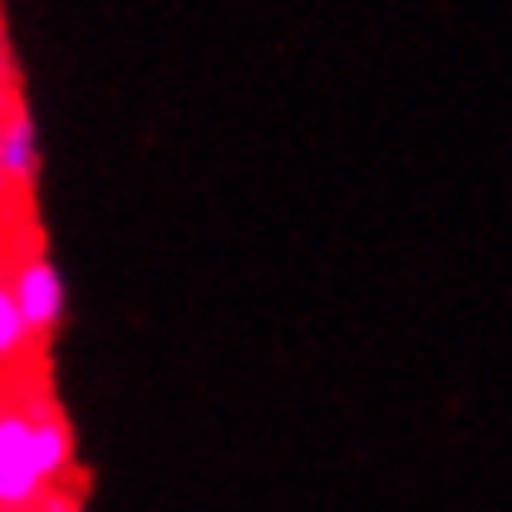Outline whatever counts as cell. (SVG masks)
Returning <instances> with one entry per match:
<instances>
[{
	"instance_id": "cell-5",
	"label": "cell",
	"mask_w": 512,
	"mask_h": 512,
	"mask_svg": "<svg viewBox=\"0 0 512 512\" xmlns=\"http://www.w3.org/2000/svg\"><path fill=\"white\" fill-rule=\"evenodd\" d=\"M35 512H84V488H79V483H69V488H60V493H50Z\"/></svg>"
},
{
	"instance_id": "cell-6",
	"label": "cell",
	"mask_w": 512,
	"mask_h": 512,
	"mask_svg": "<svg viewBox=\"0 0 512 512\" xmlns=\"http://www.w3.org/2000/svg\"><path fill=\"white\" fill-rule=\"evenodd\" d=\"M10 197H15V192H10V178H5V158H0V207H5Z\"/></svg>"
},
{
	"instance_id": "cell-3",
	"label": "cell",
	"mask_w": 512,
	"mask_h": 512,
	"mask_svg": "<svg viewBox=\"0 0 512 512\" xmlns=\"http://www.w3.org/2000/svg\"><path fill=\"white\" fill-rule=\"evenodd\" d=\"M0 158H5L10 192H15V197H25V192L35 188V178H40L45 153H40V128H35V114H30L20 99L0 104Z\"/></svg>"
},
{
	"instance_id": "cell-1",
	"label": "cell",
	"mask_w": 512,
	"mask_h": 512,
	"mask_svg": "<svg viewBox=\"0 0 512 512\" xmlns=\"http://www.w3.org/2000/svg\"><path fill=\"white\" fill-rule=\"evenodd\" d=\"M79 483L74 424L45 380L0 389V512H35L50 493Z\"/></svg>"
},
{
	"instance_id": "cell-2",
	"label": "cell",
	"mask_w": 512,
	"mask_h": 512,
	"mask_svg": "<svg viewBox=\"0 0 512 512\" xmlns=\"http://www.w3.org/2000/svg\"><path fill=\"white\" fill-rule=\"evenodd\" d=\"M5 271H10L15 306H20V316L30 325L35 345L55 340L64 316H69V281H64V271L55 266V256L45 252V247H20V252L10 256Z\"/></svg>"
},
{
	"instance_id": "cell-4",
	"label": "cell",
	"mask_w": 512,
	"mask_h": 512,
	"mask_svg": "<svg viewBox=\"0 0 512 512\" xmlns=\"http://www.w3.org/2000/svg\"><path fill=\"white\" fill-rule=\"evenodd\" d=\"M30 355H35V335L15 306V291H10V271L0 266V389L30 375Z\"/></svg>"
}]
</instances>
